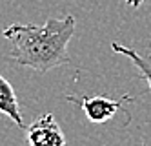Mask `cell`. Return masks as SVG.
Here are the masks:
<instances>
[{"instance_id": "1", "label": "cell", "mask_w": 151, "mask_h": 146, "mask_svg": "<svg viewBox=\"0 0 151 146\" xmlns=\"http://www.w3.org/2000/svg\"><path fill=\"white\" fill-rule=\"evenodd\" d=\"M77 20L73 15L64 18L49 17L46 24H11L2 35L11 42V57L18 66L38 73H47L58 66L69 64L68 44L75 33Z\"/></svg>"}, {"instance_id": "2", "label": "cell", "mask_w": 151, "mask_h": 146, "mask_svg": "<svg viewBox=\"0 0 151 146\" xmlns=\"http://www.w3.org/2000/svg\"><path fill=\"white\" fill-rule=\"evenodd\" d=\"M66 100L82 108L86 117L91 122H106V121L113 119L122 110L124 102H127V100L131 102L133 97L124 95L120 99H109V97H104V95H93V97H89V95H84V97L66 95Z\"/></svg>"}, {"instance_id": "3", "label": "cell", "mask_w": 151, "mask_h": 146, "mask_svg": "<svg viewBox=\"0 0 151 146\" xmlns=\"http://www.w3.org/2000/svg\"><path fill=\"white\" fill-rule=\"evenodd\" d=\"M26 142L29 146H68L66 135L51 113L40 115L26 128Z\"/></svg>"}, {"instance_id": "4", "label": "cell", "mask_w": 151, "mask_h": 146, "mask_svg": "<svg viewBox=\"0 0 151 146\" xmlns=\"http://www.w3.org/2000/svg\"><path fill=\"white\" fill-rule=\"evenodd\" d=\"M0 111L6 113L17 126L20 128L26 126L22 113H20V108H18V99L15 95V89L2 75H0Z\"/></svg>"}, {"instance_id": "5", "label": "cell", "mask_w": 151, "mask_h": 146, "mask_svg": "<svg viewBox=\"0 0 151 146\" xmlns=\"http://www.w3.org/2000/svg\"><path fill=\"white\" fill-rule=\"evenodd\" d=\"M111 49L115 53H120V55H124V57H127L129 60H131L137 66V70L140 71V77L147 81L149 89H151V60L146 59V57H142V55H138L135 49L126 48L124 44H120V42H111Z\"/></svg>"}, {"instance_id": "6", "label": "cell", "mask_w": 151, "mask_h": 146, "mask_svg": "<svg viewBox=\"0 0 151 146\" xmlns=\"http://www.w3.org/2000/svg\"><path fill=\"white\" fill-rule=\"evenodd\" d=\"M124 2H126L127 6H131L133 9H137V7H140V6H142V4L146 2V0H124Z\"/></svg>"}, {"instance_id": "7", "label": "cell", "mask_w": 151, "mask_h": 146, "mask_svg": "<svg viewBox=\"0 0 151 146\" xmlns=\"http://www.w3.org/2000/svg\"><path fill=\"white\" fill-rule=\"evenodd\" d=\"M24 146H29V144H27V142H26V144H24Z\"/></svg>"}]
</instances>
